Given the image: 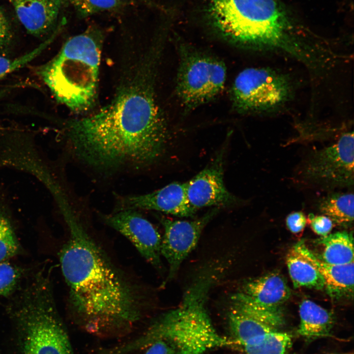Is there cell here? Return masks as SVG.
<instances>
[{
    "mask_svg": "<svg viewBox=\"0 0 354 354\" xmlns=\"http://www.w3.org/2000/svg\"><path fill=\"white\" fill-rule=\"evenodd\" d=\"M354 198L353 193L330 194L319 201L318 208L337 225L349 226L354 220Z\"/></svg>",
    "mask_w": 354,
    "mask_h": 354,
    "instance_id": "21",
    "label": "cell"
},
{
    "mask_svg": "<svg viewBox=\"0 0 354 354\" xmlns=\"http://www.w3.org/2000/svg\"><path fill=\"white\" fill-rule=\"evenodd\" d=\"M10 303L20 354H73L47 273H36Z\"/></svg>",
    "mask_w": 354,
    "mask_h": 354,
    "instance_id": "6",
    "label": "cell"
},
{
    "mask_svg": "<svg viewBox=\"0 0 354 354\" xmlns=\"http://www.w3.org/2000/svg\"><path fill=\"white\" fill-rule=\"evenodd\" d=\"M223 150L217 154L209 165L185 182L188 201L196 210L204 207H233L241 202L225 185Z\"/></svg>",
    "mask_w": 354,
    "mask_h": 354,
    "instance_id": "12",
    "label": "cell"
},
{
    "mask_svg": "<svg viewBox=\"0 0 354 354\" xmlns=\"http://www.w3.org/2000/svg\"><path fill=\"white\" fill-rule=\"evenodd\" d=\"M145 354H177L174 349L163 340L156 341L150 345Z\"/></svg>",
    "mask_w": 354,
    "mask_h": 354,
    "instance_id": "31",
    "label": "cell"
},
{
    "mask_svg": "<svg viewBox=\"0 0 354 354\" xmlns=\"http://www.w3.org/2000/svg\"><path fill=\"white\" fill-rule=\"evenodd\" d=\"M323 252L319 257L324 262L333 265H345L354 262L353 237L346 231L328 234L319 239Z\"/></svg>",
    "mask_w": 354,
    "mask_h": 354,
    "instance_id": "20",
    "label": "cell"
},
{
    "mask_svg": "<svg viewBox=\"0 0 354 354\" xmlns=\"http://www.w3.org/2000/svg\"><path fill=\"white\" fill-rule=\"evenodd\" d=\"M114 211L123 209L152 210L179 217L192 216L196 211L188 201L185 183L174 182L150 193L117 195Z\"/></svg>",
    "mask_w": 354,
    "mask_h": 354,
    "instance_id": "13",
    "label": "cell"
},
{
    "mask_svg": "<svg viewBox=\"0 0 354 354\" xmlns=\"http://www.w3.org/2000/svg\"><path fill=\"white\" fill-rule=\"evenodd\" d=\"M17 16L27 31L43 35L53 28L67 0H20L11 2Z\"/></svg>",
    "mask_w": 354,
    "mask_h": 354,
    "instance_id": "14",
    "label": "cell"
},
{
    "mask_svg": "<svg viewBox=\"0 0 354 354\" xmlns=\"http://www.w3.org/2000/svg\"><path fill=\"white\" fill-rule=\"evenodd\" d=\"M77 16L84 18L105 11H118L125 5L119 0H67Z\"/></svg>",
    "mask_w": 354,
    "mask_h": 354,
    "instance_id": "25",
    "label": "cell"
},
{
    "mask_svg": "<svg viewBox=\"0 0 354 354\" xmlns=\"http://www.w3.org/2000/svg\"><path fill=\"white\" fill-rule=\"evenodd\" d=\"M228 325L233 343L236 346L250 343L259 336L278 330L262 323L232 307L228 315Z\"/></svg>",
    "mask_w": 354,
    "mask_h": 354,
    "instance_id": "19",
    "label": "cell"
},
{
    "mask_svg": "<svg viewBox=\"0 0 354 354\" xmlns=\"http://www.w3.org/2000/svg\"><path fill=\"white\" fill-rule=\"evenodd\" d=\"M311 227L317 235L322 236L328 235L333 227V222L327 216L314 215L311 213L308 216Z\"/></svg>",
    "mask_w": 354,
    "mask_h": 354,
    "instance_id": "28",
    "label": "cell"
},
{
    "mask_svg": "<svg viewBox=\"0 0 354 354\" xmlns=\"http://www.w3.org/2000/svg\"><path fill=\"white\" fill-rule=\"evenodd\" d=\"M354 134L346 132L331 146L311 153L299 172L304 183L323 189L354 185Z\"/></svg>",
    "mask_w": 354,
    "mask_h": 354,
    "instance_id": "9",
    "label": "cell"
},
{
    "mask_svg": "<svg viewBox=\"0 0 354 354\" xmlns=\"http://www.w3.org/2000/svg\"><path fill=\"white\" fill-rule=\"evenodd\" d=\"M61 213L68 236L59 261L75 321L94 334L130 329L142 315L138 287L113 263L73 205Z\"/></svg>",
    "mask_w": 354,
    "mask_h": 354,
    "instance_id": "2",
    "label": "cell"
},
{
    "mask_svg": "<svg viewBox=\"0 0 354 354\" xmlns=\"http://www.w3.org/2000/svg\"><path fill=\"white\" fill-rule=\"evenodd\" d=\"M9 0V1H10L11 2H12L14 1L20 0Z\"/></svg>",
    "mask_w": 354,
    "mask_h": 354,
    "instance_id": "35",
    "label": "cell"
},
{
    "mask_svg": "<svg viewBox=\"0 0 354 354\" xmlns=\"http://www.w3.org/2000/svg\"><path fill=\"white\" fill-rule=\"evenodd\" d=\"M291 93L290 83L283 74L268 68H247L234 81L232 103L241 113L267 112L283 105Z\"/></svg>",
    "mask_w": 354,
    "mask_h": 354,
    "instance_id": "8",
    "label": "cell"
},
{
    "mask_svg": "<svg viewBox=\"0 0 354 354\" xmlns=\"http://www.w3.org/2000/svg\"><path fill=\"white\" fill-rule=\"evenodd\" d=\"M211 271L201 276L186 291L177 308L155 319L138 338L111 349V354H127L158 340L167 342L177 354H204L233 343L219 334L206 307L207 294L215 279Z\"/></svg>",
    "mask_w": 354,
    "mask_h": 354,
    "instance_id": "3",
    "label": "cell"
},
{
    "mask_svg": "<svg viewBox=\"0 0 354 354\" xmlns=\"http://www.w3.org/2000/svg\"><path fill=\"white\" fill-rule=\"evenodd\" d=\"M12 39V31L8 20L0 8V51L5 48Z\"/></svg>",
    "mask_w": 354,
    "mask_h": 354,
    "instance_id": "30",
    "label": "cell"
},
{
    "mask_svg": "<svg viewBox=\"0 0 354 354\" xmlns=\"http://www.w3.org/2000/svg\"><path fill=\"white\" fill-rule=\"evenodd\" d=\"M20 251L11 213L5 202L0 199V262L8 261Z\"/></svg>",
    "mask_w": 354,
    "mask_h": 354,
    "instance_id": "24",
    "label": "cell"
},
{
    "mask_svg": "<svg viewBox=\"0 0 354 354\" xmlns=\"http://www.w3.org/2000/svg\"><path fill=\"white\" fill-rule=\"evenodd\" d=\"M21 268L9 261L0 262V298L12 295L22 277Z\"/></svg>",
    "mask_w": 354,
    "mask_h": 354,
    "instance_id": "26",
    "label": "cell"
},
{
    "mask_svg": "<svg viewBox=\"0 0 354 354\" xmlns=\"http://www.w3.org/2000/svg\"><path fill=\"white\" fill-rule=\"evenodd\" d=\"M168 140L166 120L148 83L122 90L95 114L66 125L67 151L102 179L138 175L156 163Z\"/></svg>",
    "mask_w": 354,
    "mask_h": 354,
    "instance_id": "1",
    "label": "cell"
},
{
    "mask_svg": "<svg viewBox=\"0 0 354 354\" xmlns=\"http://www.w3.org/2000/svg\"><path fill=\"white\" fill-rule=\"evenodd\" d=\"M179 52L177 94L186 109H193L223 90L226 68L219 59L200 51L185 47Z\"/></svg>",
    "mask_w": 354,
    "mask_h": 354,
    "instance_id": "7",
    "label": "cell"
},
{
    "mask_svg": "<svg viewBox=\"0 0 354 354\" xmlns=\"http://www.w3.org/2000/svg\"><path fill=\"white\" fill-rule=\"evenodd\" d=\"M105 224L128 239L140 255L154 267L162 268V237L152 224L137 210L123 209L100 214Z\"/></svg>",
    "mask_w": 354,
    "mask_h": 354,
    "instance_id": "11",
    "label": "cell"
},
{
    "mask_svg": "<svg viewBox=\"0 0 354 354\" xmlns=\"http://www.w3.org/2000/svg\"><path fill=\"white\" fill-rule=\"evenodd\" d=\"M125 5L130 4H137L138 3L150 4L149 0H119Z\"/></svg>",
    "mask_w": 354,
    "mask_h": 354,
    "instance_id": "32",
    "label": "cell"
},
{
    "mask_svg": "<svg viewBox=\"0 0 354 354\" xmlns=\"http://www.w3.org/2000/svg\"><path fill=\"white\" fill-rule=\"evenodd\" d=\"M5 90H0V97L1 96L3 93H4Z\"/></svg>",
    "mask_w": 354,
    "mask_h": 354,
    "instance_id": "34",
    "label": "cell"
},
{
    "mask_svg": "<svg viewBox=\"0 0 354 354\" xmlns=\"http://www.w3.org/2000/svg\"><path fill=\"white\" fill-rule=\"evenodd\" d=\"M307 219L301 211H296L290 213L286 218V225L289 230L294 234L299 233L304 229Z\"/></svg>",
    "mask_w": 354,
    "mask_h": 354,
    "instance_id": "29",
    "label": "cell"
},
{
    "mask_svg": "<svg viewBox=\"0 0 354 354\" xmlns=\"http://www.w3.org/2000/svg\"><path fill=\"white\" fill-rule=\"evenodd\" d=\"M286 264L295 288L321 290L324 282L318 269L299 251L295 244L287 254Z\"/></svg>",
    "mask_w": 354,
    "mask_h": 354,
    "instance_id": "18",
    "label": "cell"
},
{
    "mask_svg": "<svg viewBox=\"0 0 354 354\" xmlns=\"http://www.w3.org/2000/svg\"><path fill=\"white\" fill-rule=\"evenodd\" d=\"M55 35L32 51L14 59L0 56V80L5 76L23 67L39 55L54 38Z\"/></svg>",
    "mask_w": 354,
    "mask_h": 354,
    "instance_id": "27",
    "label": "cell"
},
{
    "mask_svg": "<svg viewBox=\"0 0 354 354\" xmlns=\"http://www.w3.org/2000/svg\"><path fill=\"white\" fill-rule=\"evenodd\" d=\"M218 210L219 208L213 207L193 221L173 220L164 217L160 219L164 230L161 255L169 265L164 285L176 275L182 262L195 247L203 230Z\"/></svg>",
    "mask_w": 354,
    "mask_h": 354,
    "instance_id": "10",
    "label": "cell"
},
{
    "mask_svg": "<svg viewBox=\"0 0 354 354\" xmlns=\"http://www.w3.org/2000/svg\"><path fill=\"white\" fill-rule=\"evenodd\" d=\"M232 307L274 329L279 330L285 324L280 307L262 305L249 299L241 292L232 296Z\"/></svg>",
    "mask_w": 354,
    "mask_h": 354,
    "instance_id": "22",
    "label": "cell"
},
{
    "mask_svg": "<svg viewBox=\"0 0 354 354\" xmlns=\"http://www.w3.org/2000/svg\"><path fill=\"white\" fill-rule=\"evenodd\" d=\"M59 194H58V195H59ZM58 195H57V196H58ZM57 196H56V197H57ZM56 197H55V198H56Z\"/></svg>",
    "mask_w": 354,
    "mask_h": 354,
    "instance_id": "36",
    "label": "cell"
},
{
    "mask_svg": "<svg viewBox=\"0 0 354 354\" xmlns=\"http://www.w3.org/2000/svg\"><path fill=\"white\" fill-rule=\"evenodd\" d=\"M210 12L218 29L242 45L277 50L305 62L309 49L290 37L274 0H210Z\"/></svg>",
    "mask_w": 354,
    "mask_h": 354,
    "instance_id": "4",
    "label": "cell"
},
{
    "mask_svg": "<svg viewBox=\"0 0 354 354\" xmlns=\"http://www.w3.org/2000/svg\"><path fill=\"white\" fill-rule=\"evenodd\" d=\"M329 354H354L353 352H345V353H335Z\"/></svg>",
    "mask_w": 354,
    "mask_h": 354,
    "instance_id": "33",
    "label": "cell"
},
{
    "mask_svg": "<svg viewBox=\"0 0 354 354\" xmlns=\"http://www.w3.org/2000/svg\"><path fill=\"white\" fill-rule=\"evenodd\" d=\"M300 323L297 334L306 342L334 337L332 329L334 319L332 314L309 299H304L299 307Z\"/></svg>",
    "mask_w": 354,
    "mask_h": 354,
    "instance_id": "17",
    "label": "cell"
},
{
    "mask_svg": "<svg viewBox=\"0 0 354 354\" xmlns=\"http://www.w3.org/2000/svg\"><path fill=\"white\" fill-rule=\"evenodd\" d=\"M241 293L259 304L274 308L280 307L291 295L285 280L276 273H270L249 281Z\"/></svg>",
    "mask_w": 354,
    "mask_h": 354,
    "instance_id": "16",
    "label": "cell"
},
{
    "mask_svg": "<svg viewBox=\"0 0 354 354\" xmlns=\"http://www.w3.org/2000/svg\"><path fill=\"white\" fill-rule=\"evenodd\" d=\"M299 251L320 272L327 294L333 299L352 295L354 290V262L345 265L327 264L310 250L301 240L295 244Z\"/></svg>",
    "mask_w": 354,
    "mask_h": 354,
    "instance_id": "15",
    "label": "cell"
},
{
    "mask_svg": "<svg viewBox=\"0 0 354 354\" xmlns=\"http://www.w3.org/2000/svg\"><path fill=\"white\" fill-rule=\"evenodd\" d=\"M103 39L102 31L90 26L68 39L40 70L56 99L71 110L84 112L94 102Z\"/></svg>",
    "mask_w": 354,
    "mask_h": 354,
    "instance_id": "5",
    "label": "cell"
},
{
    "mask_svg": "<svg viewBox=\"0 0 354 354\" xmlns=\"http://www.w3.org/2000/svg\"><path fill=\"white\" fill-rule=\"evenodd\" d=\"M291 335L276 330L259 336L251 343L235 349L245 354H287L292 344Z\"/></svg>",
    "mask_w": 354,
    "mask_h": 354,
    "instance_id": "23",
    "label": "cell"
}]
</instances>
